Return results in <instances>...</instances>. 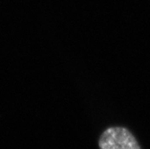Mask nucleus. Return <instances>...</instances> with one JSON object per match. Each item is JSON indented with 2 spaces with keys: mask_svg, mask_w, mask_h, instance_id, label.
<instances>
[{
  "mask_svg": "<svg viewBox=\"0 0 150 149\" xmlns=\"http://www.w3.org/2000/svg\"><path fill=\"white\" fill-rule=\"evenodd\" d=\"M102 149H139L137 139L124 127H110L103 132L98 141Z\"/></svg>",
  "mask_w": 150,
  "mask_h": 149,
  "instance_id": "obj_1",
  "label": "nucleus"
}]
</instances>
